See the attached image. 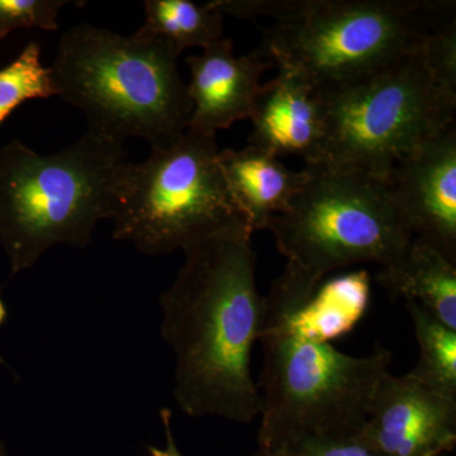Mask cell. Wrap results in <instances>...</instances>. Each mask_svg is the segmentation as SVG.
<instances>
[{"label": "cell", "mask_w": 456, "mask_h": 456, "mask_svg": "<svg viewBox=\"0 0 456 456\" xmlns=\"http://www.w3.org/2000/svg\"><path fill=\"white\" fill-rule=\"evenodd\" d=\"M145 23L137 33L160 38L182 55L193 47L211 46L224 37V14L212 2L146 0Z\"/></svg>", "instance_id": "9a60e30c"}, {"label": "cell", "mask_w": 456, "mask_h": 456, "mask_svg": "<svg viewBox=\"0 0 456 456\" xmlns=\"http://www.w3.org/2000/svg\"><path fill=\"white\" fill-rule=\"evenodd\" d=\"M171 411L169 408H163L160 411L161 424L164 426L165 436H167V446L164 449L155 448V446H149V452L151 456H184L179 452L176 446L175 440L171 432Z\"/></svg>", "instance_id": "ffe728a7"}, {"label": "cell", "mask_w": 456, "mask_h": 456, "mask_svg": "<svg viewBox=\"0 0 456 456\" xmlns=\"http://www.w3.org/2000/svg\"><path fill=\"white\" fill-rule=\"evenodd\" d=\"M218 164L233 203L253 233L268 230L270 221L289 208L307 180L305 169L290 170L278 156L253 145L220 150Z\"/></svg>", "instance_id": "4fadbf2b"}, {"label": "cell", "mask_w": 456, "mask_h": 456, "mask_svg": "<svg viewBox=\"0 0 456 456\" xmlns=\"http://www.w3.org/2000/svg\"><path fill=\"white\" fill-rule=\"evenodd\" d=\"M305 170L301 191L268 226L287 264L323 281L336 269L401 259L413 237L389 179L323 164Z\"/></svg>", "instance_id": "52a82bcc"}, {"label": "cell", "mask_w": 456, "mask_h": 456, "mask_svg": "<svg viewBox=\"0 0 456 456\" xmlns=\"http://www.w3.org/2000/svg\"><path fill=\"white\" fill-rule=\"evenodd\" d=\"M253 456H263V455H261L260 452H255V454Z\"/></svg>", "instance_id": "603a6c76"}, {"label": "cell", "mask_w": 456, "mask_h": 456, "mask_svg": "<svg viewBox=\"0 0 456 456\" xmlns=\"http://www.w3.org/2000/svg\"><path fill=\"white\" fill-rule=\"evenodd\" d=\"M259 341V452L362 430L375 388L389 371L391 351L377 344L369 355L342 353L294 327L265 299Z\"/></svg>", "instance_id": "5b68a950"}, {"label": "cell", "mask_w": 456, "mask_h": 456, "mask_svg": "<svg viewBox=\"0 0 456 456\" xmlns=\"http://www.w3.org/2000/svg\"><path fill=\"white\" fill-rule=\"evenodd\" d=\"M5 317H7V308H5L4 302L0 298V326L4 322Z\"/></svg>", "instance_id": "44dd1931"}, {"label": "cell", "mask_w": 456, "mask_h": 456, "mask_svg": "<svg viewBox=\"0 0 456 456\" xmlns=\"http://www.w3.org/2000/svg\"><path fill=\"white\" fill-rule=\"evenodd\" d=\"M65 0H0V40L20 28L56 31Z\"/></svg>", "instance_id": "d6986e66"}, {"label": "cell", "mask_w": 456, "mask_h": 456, "mask_svg": "<svg viewBox=\"0 0 456 456\" xmlns=\"http://www.w3.org/2000/svg\"><path fill=\"white\" fill-rule=\"evenodd\" d=\"M53 95L50 69L41 62L40 45L29 42L14 61L0 69V126L25 102Z\"/></svg>", "instance_id": "e0dca14e"}, {"label": "cell", "mask_w": 456, "mask_h": 456, "mask_svg": "<svg viewBox=\"0 0 456 456\" xmlns=\"http://www.w3.org/2000/svg\"><path fill=\"white\" fill-rule=\"evenodd\" d=\"M364 432L383 456H441L456 444V401L410 375L378 383Z\"/></svg>", "instance_id": "30bf717a"}, {"label": "cell", "mask_w": 456, "mask_h": 456, "mask_svg": "<svg viewBox=\"0 0 456 456\" xmlns=\"http://www.w3.org/2000/svg\"><path fill=\"white\" fill-rule=\"evenodd\" d=\"M218 154L216 136L188 128L167 145L152 147L142 163L127 161L112 217L113 239L154 256L184 250L242 217Z\"/></svg>", "instance_id": "ba28073f"}, {"label": "cell", "mask_w": 456, "mask_h": 456, "mask_svg": "<svg viewBox=\"0 0 456 456\" xmlns=\"http://www.w3.org/2000/svg\"><path fill=\"white\" fill-rule=\"evenodd\" d=\"M259 452L263 456H383L368 439L364 428L347 434L307 437L275 452Z\"/></svg>", "instance_id": "ac0fdd59"}, {"label": "cell", "mask_w": 456, "mask_h": 456, "mask_svg": "<svg viewBox=\"0 0 456 456\" xmlns=\"http://www.w3.org/2000/svg\"><path fill=\"white\" fill-rule=\"evenodd\" d=\"M191 82L187 86L193 112L188 128L217 136L235 122L250 118L261 77L274 64L255 51L236 56L227 37L185 60Z\"/></svg>", "instance_id": "8fae6325"}, {"label": "cell", "mask_w": 456, "mask_h": 456, "mask_svg": "<svg viewBox=\"0 0 456 456\" xmlns=\"http://www.w3.org/2000/svg\"><path fill=\"white\" fill-rule=\"evenodd\" d=\"M253 231L239 217L185 248L160 297V334L174 355V398L191 417L250 424L260 411L251 362L264 320Z\"/></svg>", "instance_id": "6da1fadb"}, {"label": "cell", "mask_w": 456, "mask_h": 456, "mask_svg": "<svg viewBox=\"0 0 456 456\" xmlns=\"http://www.w3.org/2000/svg\"><path fill=\"white\" fill-rule=\"evenodd\" d=\"M248 145L279 159L297 156L305 165L322 159L326 139L325 110L318 89L289 71L261 84L250 118Z\"/></svg>", "instance_id": "7c38bea8"}, {"label": "cell", "mask_w": 456, "mask_h": 456, "mask_svg": "<svg viewBox=\"0 0 456 456\" xmlns=\"http://www.w3.org/2000/svg\"><path fill=\"white\" fill-rule=\"evenodd\" d=\"M377 281L392 298L415 301L456 330V264L431 246L412 240L397 263L380 269Z\"/></svg>", "instance_id": "5bb4252c"}, {"label": "cell", "mask_w": 456, "mask_h": 456, "mask_svg": "<svg viewBox=\"0 0 456 456\" xmlns=\"http://www.w3.org/2000/svg\"><path fill=\"white\" fill-rule=\"evenodd\" d=\"M180 53L160 38L90 25L61 36L50 66L56 97L77 108L88 131L125 143L167 145L188 130L191 106Z\"/></svg>", "instance_id": "3957f363"}, {"label": "cell", "mask_w": 456, "mask_h": 456, "mask_svg": "<svg viewBox=\"0 0 456 456\" xmlns=\"http://www.w3.org/2000/svg\"><path fill=\"white\" fill-rule=\"evenodd\" d=\"M454 4L419 0H230L227 14L268 17L254 50L316 89L364 79L410 55Z\"/></svg>", "instance_id": "7a4b0ae2"}, {"label": "cell", "mask_w": 456, "mask_h": 456, "mask_svg": "<svg viewBox=\"0 0 456 456\" xmlns=\"http://www.w3.org/2000/svg\"><path fill=\"white\" fill-rule=\"evenodd\" d=\"M406 308L419 345L416 367L407 374L456 401V330L441 323L415 301L406 299Z\"/></svg>", "instance_id": "2e32d148"}, {"label": "cell", "mask_w": 456, "mask_h": 456, "mask_svg": "<svg viewBox=\"0 0 456 456\" xmlns=\"http://www.w3.org/2000/svg\"><path fill=\"white\" fill-rule=\"evenodd\" d=\"M126 158L125 143L92 131L53 155L18 140L0 147V248L12 275L53 246H88L112 220Z\"/></svg>", "instance_id": "277c9868"}, {"label": "cell", "mask_w": 456, "mask_h": 456, "mask_svg": "<svg viewBox=\"0 0 456 456\" xmlns=\"http://www.w3.org/2000/svg\"><path fill=\"white\" fill-rule=\"evenodd\" d=\"M425 44L364 79L318 89L326 121L318 164L389 179L402 158L455 125L456 88L431 68Z\"/></svg>", "instance_id": "8992f818"}, {"label": "cell", "mask_w": 456, "mask_h": 456, "mask_svg": "<svg viewBox=\"0 0 456 456\" xmlns=\"http://www.w3.org/2000/svg\"><path fill=\"white\" fill-rule=\"evenodd\" d=\"M0 456H8L7 452H5L4 445L0 443Z\"/></svg>", "instance_id": "7402d4cb"}, {"label": "cell", "mask_w": 456, "mask_h": 456, "mask_svg": "<svg viewBox=\"0 0 456 456\" xmlns=\"http://www.w3.org/2000/svg\"><path fill=\"white\" fill-rule=\"evenodd\" d=\"M389 182L413 240L456 264V125L402 158Z\"/></svg>", "instance_id": "9c48e42d"}]
</instances>
